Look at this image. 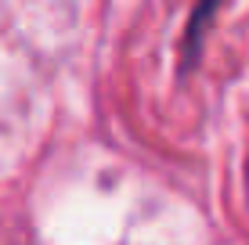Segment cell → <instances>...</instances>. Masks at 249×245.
<instances>
[{
  "mask_svg": "<svg viewBox=\"0 0 249 245\" xmlns=\"http://www.w3.org/2000/svg\"><path fill=\"white\" fill-rule=\"evenodd\" d=\"M220 0H199L188 18V29H184V40H181V72H192L195 62H199V50H202V40H206V29L213 25V15H217Z\"/></svg>",
  "mask_w": 249,
  "mask_h": 245,
  "instance_id": "cell-1",
  "label": "cell"
}]
</instances>
